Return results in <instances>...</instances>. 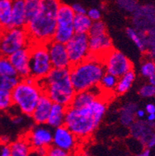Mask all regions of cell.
Wrapping results in <instances>:
<instances>
[{"label": "cell", "mask_w": 155, "mask_h": 156, "mask_svg": "<svg viewBox=\"0 0 155 156\" xmlns=\"http://www.w3.org/2000/svg\"><path fill=\"white\" fill-rule=\"evenodd\" d=\"M149 79V83L152 86H155V74H153V76H151L150 77L148 78Z\"/></svg>", "instance_id": "49"}, {"label": "cell", "mask_w": 155, "mask_h": 156, "mask_svg": "<svg viewBox=\"0 0 155 156\" xmlns=\"http://www.w3.org/2000/svg\"><path fill=\"white\" fill-rule=\"evenodd\" d=\"M89 46L90 54L102 58L103 55L113 48V43L107 33H105L102 34L89 36Z\"/></svg>", "instance_id": "17"}, {"label": "cell", "mask_w": 155, "mask_h": 156, "mask_svg": "<svg viewBox=\"0 0 155 156\" xmlns=\"http://www.w3.org/2000/svg\"><path fill=\"white\" fill-rule=\"evenodd\" d=\"M75 12L71 5L61 3L57 13V27L53 41L67 44L75 35L73 20Z\"/></svg>", "instance_id": "8"}, {"label": "cell", "mask_w": 155, "mask_h": 156, "mask_svg": "<svg viewBox=\"0 0 155 156\" xmlns=\"http://www.w3.org/2000/svg\"><path fill=\"white\" fill-rule=\"evenodd\" d=\"M146 115V111L143 109H137L136 112V118L139 119V120H141L143 117H145Z\"/></svg>", "instance_id": "43"}, {"label": "cell", "mask_w": 155, "mask_h": 156, "mask_svg": "<svg viewBox=\"0 0 155 156\" xmlns=\"http://www.w3.org/2000/svg\"><path fill=\"white\" fill-rule=\"evenodd\" d=\"M0 76H17L8 57L0 55Z\"/></svg>", "instance_id": "30"}, {"label": "cell", "mask_w": 155, "mask_h": 156, "mask_svg": "<svg viewBox=\"0 0 155 156\" xmlns=\"http://www.w3.org/2000/svg\"><path fill=\"white\" fill-rule=\"evenodd\" d=\"M5 28L2 26V24L0 23V37L2 36V34H3V32L5 31Z\"/></svg>", "instance_id": "51"}, {"label": "cell", "mask_w": 155, "mask_h": 156, "mask_svg": "<svg viewBox=\"0 0 155 156\" xmlns=\"http://www.w3.org/2000/svg\"><path fill=\"white\" fill-rule=\"evenodd\" d=\"M28 156H40V155L38 154V153L35 150L32 149V150H31L30 152V154H28Z\"/></svg>", "instance_id": "50"}, {"label": "cell", "mask_w": 155, "mask_h": 156, "mask_svg": "<svg viewBox=\"0 0 155 156\" xmlns=\"http://www.w3.org/2000/svg\"><path fill=\"white\" fill-rule=\"evenodd\" d=\"M60 5V0H41L38 14L25 27L31 44H47L53 40Z\"/></svg>", "instance_id": "2"}, {"label": "cell", "mask_w": 155, "mask_h": 156, "mask_svg": "<svg viewBox=\"0 0 155 156\" xmlns=\"http://www.w3.org/2000/svg\"><path fill=\"white\" fill-rule=\"evenodd\" d=\"M66 110L67 106L59 104V103H53L51 110H50L48 121H47V124L48 125V127L55 129L60 126L64 125Z\"/></svg>", "instance_id": "21"}, {"label": "cell", "mask_w": 155, "mask_h": 156, "mask_svg": "<svg viewBox=\"0 0 155 156\" xmlns=\"http://www.w3.org/2000/svg\"><path fill=\"white\" fill-rule=\"evenodd\" d=\"M30 49V76L37 82L47 77L53 69L46 44H31Z\"/></svg>", "instance_id": "6"}, {"label": "cell", "mask_w": 155, "mask_h": 156, "mask_svg": "<svg viewBox=\"0 0 155 156\" xmlns=\"http://www.w3.org/2000/svg\"><path fill=\"white\" fill-rule=\"evenodd\" d=\"M23 0H13L12 5L11 27L25 28L26 24ZM10 27V28H11Z\"/></svg>", "instance_id": "20"}, {"label": "cell", "mask_w": 155, "mask_h": 156, "mask_svg": "<svg viewBox=\"0 0 155 156\" xmlns=\"http://www.w3.org/2000/svg\"><path fill=\"white\" fill-rule=\"evenodd\" d=\"M9 141H10V138L7 135H3L0 137V144H9Z\"/></svg>", "instance_id": "45"}, {"label": "cell", "mask_w": 155, "mask_h": 156, "mask_svg": "<svg viewBox=\"0 0 155 156\" xmlns=\"http://www.w3.org/2000/svg\"><path fill=\"white\" fill-rule=\"evenodd\" d=\"M38 153L40 156H45L47 154V150H48V147H39V148H37V149H33Z\"/></svg>", "instance_id": "46"}, {"label": "cell", "mask_w": 155, "mask_h": 156, "mask_svg": "<svg viewBox=\"0 0 155 156\" xmlns=\"http://www.w3.org/2000/svg\"><path fill=\"white\" fill-rule=\"evenodd\" d=\"M140 73L143 77L149 78L155 74V62L149 58L143 61L140 67Z\"/></svg>", "instance_id": "35"}, {"label": "cell", "mask_w": 155, "mask_h": 156, "mask_svg": "<svg viewBox=\"0 0 155 156\" xmlns=\"http://www.w3.org/2000/svg\"><path fill=\"white\" fill-rule=\"evenodd\" d=\"M30 44V40L25 28H8L0 37V55L9 57Z\"/></svg>", "instance_id": "7"}, {"label": "cell", "mask_w": 155, "mask_h": 156, "mask_svg": "<svg viewBox=\"0 0 155 156\" xmlns=\"http://www.w3.org/2000/svg\"><path fill=\"white\" fill-rule=\"evenodd\" d=\"M138 107L135 103H127L119 110V121L124 127H130L136 120V112Z\"/></svg>", "instance_id": "22"}, {"label": "cell", "mask_w": 155, "mask_h": 156, "mask_svg": "<svg viewBox=\"0 0 155 156\" xmlns=\"http://www.w3.org/2000/svg\"><path fill=\"white\" fill-rule=\"evenodd\" d=\"M126 35L135 44L140 51L145 53L147 51V34L136 30L133 27H128L126 30Z\"/></svg>", "instance_id": "24"}, {"label": "cell", "mask_w": 155, "mask_h": 156, "mask_svg": "<svg viewBox=\"0 0 155 156\" xmlns=\"http://www.w3.org/2000/svg\"><path fill=\"white\" fill-rule=\"evenodd\" d=\"M136 156H150V148L144 147V148H143V150H141L140 152L137 153Z\"/></svg>", "instance_id": "44"}, {"label": "cell", "mask_w": 155, "mask_h": 156, "mask_svg": "<svg viewBox=\"0 0 155 156\" xmlns=\"http://www.w3.org/2000/svg\"><path fill=\"white\" fill-rule=\"evenodd\" d=\"M118 7L125 12L133 13L139 7V4L136 0H117Z\"/></svg>", "instance_id": "34"}, {"label": "cell", "mask_w": 155, "mask_h": 156, "mask_svg": "<svg viewBox=\"0 0 155 156\" xmlns=\"http://www.w3.org/2000/svg\"><path fill=\"white\" fill-rule=\"evenodd\" d=\"M13 106L11 91L0 89V110H7Z\"/></svg>", "instance_id": "32"}, {"label": "cell", "mask_w": 155, "mask_h": 156, "mask_svg": "<svg viewBox=\"0 0 155 156\" xmlns=\"http://www.w3.org/2000/svg\"><path fill=\"white\" fill-rule=\"evenodd\" d=\"M32 149L48 147L52 145L53 131L45 124H37L25 136Z\"/></svg>", "instance_id": "12"}, {"label": "cell", "mask_w": 155, "mask_h": 156, "mask_svg": "<svg viewBox=\"0 0 155 156\" xmlns=\"http://www.w3.org/2000/svg\"><path fill=\"white\" fill-rule=\"evenodd\" d=\"M107 110V100L102 96L81 108L67 107L65 124L80 140L88 139L98 128Z\"/></svg>", "instance_id": "1"}, {"label": "cell", "mask_w": 155, "mask_h": 156, "mask_svg": "<svg viewBox=\"0 0 155 156\" xmlns=\"http://www.w3.org/2000/svg\"><path fill=\"white\" fill-rule=\"evenodd\" d=\"M43 90L37 80L31 76L20 79L11 91L13 106L19 111L30 117L36 107Z\"/></svg>", "instance_id": "5"}, {"label": "cell", "mask_w": 155, "mask_h": 156, "mask_svg": "<svg viewBox=\"0 0 155 156\" xmlns=\"http://www.w3.org/2000/svg\"><path fill=\"white\" fill-rule=\"evenodd\" d=\"M0 156H11L9 144H0Z\"/></svg>", "instance_id": "41"}, {"label": "cell", "mask_w": 155, "mask_h": 156, "mask_svg": "<svg viewBox=\"0 0 155 156\" xmlns=\"http://www.w3.org/2000/svg\"><path fill=\"white\" fill-rule=\"evenodd\" d=\"M150 58L155 62V29L147 33V51Z\"/></svg>", "instance_id": "33"}, {"label": "cell", "mask_w": 155, "mask_h": 156, "mask_svg": "<svg viewBox=\"0 0 155 156\" xmlns=\"http://www.w3.org/2000/svg\"><path fill=\"white\" fill-rule=\"evenodd\" d=\"M86 15L89 16V18L92 22L100 20L101 12L99 9H96V8H92L89 10H88L86 12Z\"/></svg>", "instance_id": "39"}, {"label": "cell", "mask_w": 155, "mask_h": 156, "mask_svg": "<svg viewBox=\"0 0 155 156\" xmlns=\"http://www.w3.org/2000/svg\"><path fill=\"white\" fill-rule=\"evenodd\" d=\"M106 72L101 58L89 54L83 62L70 67V76L75 92L85 91L99 86Z\"/></svg>", "instance_id": "4"}, {"label": "cell", "mask_w": 155, "mask_h": 156, "mask_svg": "<svg viewBox=\"0 0 155 156\" xmlns=\"http://www.w3.org/2000/svg\"><path fill=\"white\" fill-rule=\"evenodd\" d=\"M11 156H28L31 151L30 145L25 137L19 138L9 144Z\"/></svg>", "instance_id": "25"}, {"label": "cell", "mask_w": 155, "mask_h": 156, "mask_svg": "<svg viewBox=\"0 0 155 156\" xmlns=\"http://www.w3.org/2000/svg\"><path fill=\"white\" fill-rule=\"evenodd\" d=\"M78 140L79 139L65 125L54 129L52 145L58 148L70 153L74 152L78 147Z\"/></svg>", "instance_id": "13"}, {"label": "cell", "mask_w": 155, "mask_h": 156, "mask_svg": "<svg viewBox=\"0 0 155 156\" xmlns=\"http://www.w3.org/2000/svg\"><path fill=\"white\" fill-rule=\"evenodd\" d=\"M19 80L18 76H0V89L12 91Z\"/></svg>", "instance_id": "31"}, {"label": "cell", "mask_w": 155, "mask_h": 156, "mask_svg": "<svg viewBox=\"0 0 155 156\" xmlns=\"http://www.w3.org/2000/svg\"><path fill=\"white\" fill-rule=\"evenodd\" d=\"M117 77L112 74L105 72L99 84V89L102 93H106V95H109V93H114L116 84H117Z\"/></svg>", "instance_id": "28"}, {"label": "cell", "mask_w": 155, "mask_h": 156, "mask_svg": "<svg viewBox=\"0 0 155 156\" xmlns=\"http://www.w3.org/2000/svg\"><path fill=\"white\" fill-rule=\"evenodd\" d=\"M72 9H73L75 15L86 14V12H87V10L85 9V7H83L82 5H80V4H78V3L73 4V5H72Z\"/></svg>", "instance_id": "40"}, {"label": "cell", "mask_w": 155, "mask_h": 156, "mask_svg": "<svg viewBox=\"0 0 155 156\" xmlns=\"http://www.w3.org/2000/svg\"><path fill=\"white\" fill-rule=\"evenodd\" d=\"M12 0H0V23L5 28L11 27Z\"/></svg>", "instance_id": "26"}, {"label": "cell", "mask_w": 155, "mask_h": 156, "mask_svg": "<svg viewBox=\"0 0 155 156\" xmlns=\"http://www.w3.org/2000/svg\"><path fill=\"white\" fill-rule=\"evenodd\" d=\"M130 134L133 139L146 147L149 141L155 136V122L135 120L130 127Z\"/></svg>", "instance_id": "15"}, {"label": "cell", "mask_w": 155, "mask_h": 156, "mask_svg": "<svg viewBox=\"0 0 155 156\" xmlns=\"http://www.w3.org/2000/svg\"><path fill=\"white\" fill-rule=\"evenodd\" d=\"M45 156H72V154L68 151H64L54 145H51L48 147Z\"/></svg>", "instance_id": "37"}, {"label": "cell", "mask_w": 155, "mask_h": 156, "mask_svg": "<svg viewBox=\"0 0 155 156\" xmlns=\"http://www.w3.org/2000/svg\"><path fill=\"white\" fill-rule=\"evenodd\" d=\"M105 33H106V25L102 21L98 20L92 22V26H91L88 35L89 36H93V35L102 34H105Z\"/></svg>", "instance_id": "36"}, {"label": "cell", "mask_w": 155, "mask_h": 156, "mask_svg": "<svg viewBox=\"0 0 155 156\" xmlns=\"http://www.w3.org/2000/svg\"><path fill=\"white\" fill-rule=\"evenodd\" d=\"M65 46L68 51L71 65L83 62L90 54L89 46V35L86 34H75Z\"/></svg>", "instance_id": "10"}, {"label": "cell", "mask_w": 155, "mask_h": 156, "mask_svg": "<svg viewBox=\"0 0 155 156\" xmlns=\"http://www.w3.org/2000/svg\"><path fill=\"white\" fill-rule=\"evenodd\" d=\"M26 22L32 20L41 9V0H23Z\"/></svg>", "instance_id": "29"}, {"label": "cell", "mask_w": 155, "mask_h": 156, "mask_svg": "<svg viewBox=\"0 0 155 156\" xmlns=\"http://www.w3.org/2000/svg\"><path fill=\"white\" fill-rule=\"evenodd\" d=\"M136 78V75L133 70L126 72L119 78H118L117 84L114 93L117 95H123L129 91V89L133 85Z\"/></svg>", "instance_id": "23"}, {"label": "cell", "mask_w": 155, "mask_h": 156, "mask_svg": "<svg viewBox=\"0 0 155 156\" xmlns=\"http://www.w3.org/2000/svg\"><path fill=\"white\" fill-rule=\"evenodd\" d=\"M46 45L53 69H70L72 65L65 44L52 40Z\"/></svg>", "instance_id": "14"}, {"label": "cell", "mask_w": 155, "mask_h": 156, "mask_svg": "<svg viewBox=\"0 0 155 156\" xmlns=\"http://www.w3.org/2000/svg\"><path fill=\"white\" fill-rule=\"evenodd\" d=\"M147 122H155V113H150L147 115Z\"/></svg>", "instance_id": "48"}, {"label": "cell", "mask_w": 155, "mask_h": 156, "mask_svg": "<svg viewBox=\"0 0 155 156\" xmlns=\"http://www.w3.org/2000/svg\"><path fill=\"white\" fill-rule=\"evenodd\" d=\"M106 72L119 78L133 70V64L127 57L119 51L112 48L102 58Z\"/></svg>", "instance_id": "9"}, {"label": "cell", "mask_w": 155, "mask_h": 156, "mask_svg": "<svg viewBox=\"0 0 155 156\" xmlns=\"http://www.w3.org/2000/svg\"><path fill=\"white\" fill-rule=\"evenodd\" d=\"M92 21L86 14L75 15L73 20V28L75 34H89Z\"/></svg>", "instance_id": "27"}, {"label": "cell", "mask_w": 155, "mask_h": 156, "mask_svg": "<svg viewBox=\"0 0 155 156\" xmlns=\"http://www.w3.org/2000/svg\"><path fill=\"white\" fill-rule=\"evenodd\" d=\"M102 94H103V93L101 91L99 86L92 88L89 90L76 92L69 106L74 107V108L84 107V106H86L90 104L99 96H102Z\"/></svg>", "instance_id": "19"}, {"label": "cell", "mask_w": 155, "mask_h": 156, "mask_svg": "<svg viewBox=\"0 0 155 156\" xmlns=\"http://www.w3.org/2000/svg\"><path fill=\"white\" fill-rule=\"evenodd\" d=\"M23 121V117H20V116H15L12 119V122L13 124H16V125H19V124H21Z\"/></svg>", "instance_id": "47"}, {"label": "cell", "mask_w": 155, "mask_h": 156, "mask_svg": "<svg viewBox=\"0 0 155 156\" xmlns=\"http://www.w3.org/2000/svg\"><path fill=\"white\" fill-rule=\"evenodd\" d=\"M52 104L53 102L51 101V99L45 93H43L36 107L30 116L33 120L35 122V124H47Z\"/></svg>", "instance_id": "18"}, {"label": "cell", "mask_w": 155, "mask_h": 156, "mask_svg": "<svg viewBox=\"0 0 155 156\" xmlns=\"http://www.w3.org/2000/svg\"><path fill=\"white\" fill-rule=\"evenodd\" d=\"M40 86L54 103L70 106L75 94L70 76V69H53L47 77L38 82Z\"/></svg>", "instance_id": "3"}, {"label": "cell", "mask_w": 155, "mask_h": 156, "mask_svg": "<svg viewBox=\"0 0 155 156\" xmlns=\"http://www.w3.org/2000/svg\"><path fill=\"white\" fill-rule=\"evenodd\" d=\"M145 111L147 113V114H150V113H155V105L153 103H148L145 106Z\"/></svg>", "instance_id": "42"}, {"label": "cell", "mask_w": 155, "mask_h": 156, "mask_svg": "<svg viewBox=\"0 0 155 156\" xmlns=\"http://www.w3.org/2000/svg\"><path fill=\"white\" fill-rule=\"evenodd\" d=\"M139 94L144 98H150L155 96V86H152L150 83L142 86L139 90Z\"/></svg>", "instance_id": "38"}, {"label": "cell", "mask_w": 155, "mask_h": 156, "mask_svg": "<svg viewBox=\"0 0 155 156\" xmlns=\"http://www.w3.org/2000/svg\"><path fill=\"white\" fill-rule=\"evenodd\" d=\"M8 58L19 79H23L30 76L29 47L14 52Z\"/></svg>", "instance_id": "16"}, {"label": "cell", "mask_w": 155, "mask_h": 156, "mask_svg": "<svg viewBox=\"0 0 155 156\" xmlns=\"http://www.w3.org/2000/svg\"><path fill=\"white\" fill-rule=\"evenodd\" d=\"M133 27L136 30L147 34L155 29V6L150 4L139 5L133 12Z\"/></svg>", "instance_id": "11"}]
</instances>
